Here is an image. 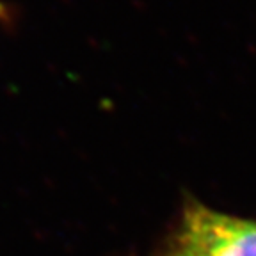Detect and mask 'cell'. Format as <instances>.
Returning <instances> with one entry per match:
<instances>
[{"instance_id": "obj_1", "label": "cell", "mask_w": 256, "mask_h": 256, "mask_svg": "<svg viewBox=\"0 0 256 256\" xmlns=\"http://www.w3.org/2000/svg\"><path fill=\"white\" fill-rule=\"evenodd\" d=\"M160 256H256V220L190 201Z\"/></svg>"}, {"instance_id": "obj_2", "label": "cell", "mask_w": 256, "mask_h": 256, "mask_svg": "<svg viewBox=\"0 0 256 256\" xmlns=\"http://www.w3.org/2000/svg\"><path fill=\"white\" fill-rule=\"evenodd\" d=\"M6 22H11V12L4 6V2L0 0V24H6Z\"/></svg>"}]
</instances>
